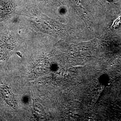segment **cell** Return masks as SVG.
<instances>
[{"mask_svg": "<svg viewBox=\"0 0 121 121\" xmlns=\"http://www.w3.org/2000/svg\"><path fill=\"white\" fill-rule=\"evenodd\" d=\"M14 5L6 0L0 1V22L6 19L14 11Z\"/></svg>", "mask_w": 121, "mask_h": 121, "instance_id": "6da1fadb", "label": "cell"}, {"mask_svg": "<svg viewBox=\"0 0 121 121\" xmlns=\"http://www.w3.org/2000/svg\"><path fill=\"white\" fill-rule=\"evenodd\" d=\"M1 92L7 104L13 108L16 107L17 105L16 100L14 94L10 88L6 85H3L1 87Z\"/></svg>", "mask_w": 121, "mask_h": 121, "instance_id": "7a4b0ae2", "label": "cell"}, {"mask_svg": "<svg viewBox=\"0 0 121 121\" xmlns=\"http://www.w3.org/2000/svg\"><path fill=\"white\" fill-rule=\"evenodd\" d=\"M121 23V14L117 17V19L114 21L112 24V27L113 28H116L117 26H119V25Z\"/></svg>", "mask_w": 121, "mask_h": 121, "instance_id": "3957f363", "label": "cell"}, {"mask_svg": "<svg viewBox=\"0 0 121 121\" xmlns=\"http://www.w3.org/2000/svg\"></svg>", "mask_w": 121, "mask_h": 121, "instance_id": "277c9868", "label": "cell"}]
</instances>
